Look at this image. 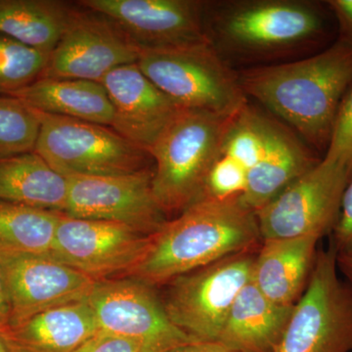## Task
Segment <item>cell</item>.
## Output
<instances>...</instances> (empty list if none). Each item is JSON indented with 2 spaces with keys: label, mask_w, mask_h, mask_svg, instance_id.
I'll use <instances>...</instances> for the list:
<instances>
[{
  "label": "cell",
  "mask_w": 352,
  "mask_h": 352,
  "mask_svg": "<svg viewBox=\"0 0 352 352\" xmlns=\"http://www.w3.org/2000/svg\"><path fill=\"white\" fill-rule=\"evenodd\" d=\"M74 352H141V347L135 340L100 330Z\"/></svg>",
  "instance_id": "f546056e"
},
{
  "label": "cell",
  "mask_w": 352,
  "mask_h": 352,
  "mask_svg": "<svg viewBox=\"0 0 352 352\" xmlns=\"http://www.w3.org/2000/svg\"><path fill=\"white\" fill-rule=\"evenodd\" d=\"M139 53L133 41L106 16L72 9L43 78L101 82L118 67L136 63Z\"/></svg>",
  "instance_id": "7c38bea8"
},
{
  "label": "cell",
  "mask_w": 352,
  "mask_h": 352,
  "mask_svg": "<svg viewBox=\"0 0 352 352\" xmlns=\"http://www.w3.org/2000/svg\"><path fill=\"white\" fill-rule=\"evenodd\" d=\"M331 241L337 252L352 247V177L342 197L339 219L333 228Z\"/></svg>",
  "instance_id": "4dcf8cb0"
},
{
  "label": "cell",
  "mask_w": 352,
  "mask_h": 352,
  "mask_svg": "<svg viewBox=\"0 0 352 352\" xmlns=\"http://www.w3.org/2000/svg\"><path fill=\"white\" fill-rule=\"evenodd\" d=\"M294 307L271 302L251 281L234 302L217 342L239 352H274Z\"/></svg>",
  "instance_id": "d6986e66"
},
{
  "label": "cell",
  "mask_w": 352,
  "mask_h": 352,
  "mask_svg": "<svg viewBox=\"0 0 352 352\" xmlns=\"http://www.w3.org/2000/svg\"><path fill=\"white\" fill-rule=\"evenodd\" d=\"M261 242L256 212L240 199H201L149 236L144 256L126 277L164 286L231 254L256 249Z\"/></svg>",
  "instance_id": "7a4b0ae2"
},
{
  "label": "cell",
  "mask_w": 352,
  "mask_h": 352,
  "mask_svg": "<svg viewBox=\"0 0 352 352\" xmlns=\"http://www.w3.org/2000/svg\"><path fill=\"white\" fill-rule=\"evenodd\" d=\"M50 54L0 34V94H11L43 78Z\"/></svg>",
  "instance_id": "484cf974"
},
{
  "label": "cell",
  "mask_w": 352,
  "mask_h": 352,
  "mask_svg": "<svg viewBox=\"0 0 352 352\" xmlns=\"http://www.w3.org/2000/svg\"><path fill=\"white\" fill-rule=\"evenodd\" d=\"M69 178L36 152L0 160V201L63 212Z\"/></svg>",
  "instance_id": "7402d4cb"
},
{
  "label": "cell",
  "mask_w": 352,
  "mask_h": 352,
  "mask_svg": "<svg viewBox=\"0 0 352 352\" xmlns=\"http://www.w3.org/2000/svg\"><path fill=\"white\" fill-rule=\"evenodd\" d=\"M233 117L182 108L150 146L153 192L164 214L201 200Z\"/></svg>",
  "instance_id": "3957f363"
},
{
  "label": "cell",
  "mask_w": 352,
  "mask_h": 352,
  "mask_svg": "<svg viewBox=\"0 0 352 352\" xmlns=\"http://www.w3.org/2000/svg\"><path fill=\"white\" fill-rule=\"evenodd\" d=\"M101 83L113 105L111 127L147 151L182 109L142 73L138 63L118 67Z\"/></svg>",
  "instance_id": "2e32d148"
},
{
  "label": "cell",
  "mask_w": 352,
  "mask_h": 352,
  "mask_svg": "<svg viewBox=\"0 0 352 352\" xmlns=\"http://www.w3.org/2000/svg\"><path fill=\"white\" fill-rule=\"evenodd\" d=\"M38 112L112 126L113 109L101 82L41 78L8 94Z\"/></svg>",
  "instance_id": "44dd1931"
},
{
  "label": "cell",
  "mask_w": 352,
  "mask_h": 352,
  "mask_svg": "<svg viewBox=\"0 0 352 352\" xmlns=\"http://www.w3.org/2000/svg\"><path fill=\"white\" fill-rule=\"evenodd\" d=\"M327 3L339 22V38L352 43V0H330Z\"/></svg>",
  "instance_id": "1f68e13d"
},
{
  "label": "cell",
  "mask_w": 352,
  "mask_h": 352,
  "mask_svg": "<svg viewBox=\"0 0 352 352\" xmlns=\"http://www.w3.org/2000/svg\"><path fill=\"white\" fill-rule=\"evenodd\" d=\"M39 131L38 111L11 95H0V160L34 152Z\"/></svg>",
  "instance_id": "d4e9b609"
},
{
  "label": "cell",
  "mask_w": 352,
  "mask_h": 352,
  "mask_svg": "<svg viewBox=\"0 0 352 352\" xmlns=\"http://www.w3.org/2000/svg\"><path fill=\"white\" fill-rule=\"evenodd\" d=\"M264 117L247 104L231 120L222 142L220 154L239 163L248 173L263 155Z\"/></svg>",
  "instance_id": "4316f807"
},
{
  "label": "cell",
  "mask_w": 352,
  "mask_h": 352,
  "mask_svg": "<svg viewBox=\"0 0 352 352\" xmlns=\"http://www.w3.org/2000/svg\"><path fill=\"white\" fill-rule=\"evenodd\" d=\"M168 352H239L217 342H190Z\"/></svg>",
  "instance_id": "836d02e7"
},
{
  "label": "cell",
  "mask_w": 352,
  "mask_h": 352,
  "mask_svg": "<svg viewBox=\"0 0 352 352\" xmlns=\"http://www.w3.org/2000/svg\"><path fill=\"white\" fill-rule=\"evenodd\" d=\"M274 352H352V289L339 275L337 250H318L307 289Z\"/></svg>",
  "instance_id": "52a82bcc"
},
{
  "label": "cell",
  "mask_w": 352,
  "mask_h": 352,
  "mask_svg": "<svg viewBox=\"0 0 352 352\" xmlns=\"http://www.w3.org/2000/svg\"><path fill=\"white\" fill-rule=\"evenodd\" d=\"M71 10L53 0H0V34L50 55Z\"/></svg>",
  "instance_id": "603a6c76"
},
{
  "label": "cell",
  "mask_w": 352,
  "mask_h": 352,
  "mask_svg": "<svg viewBox=\"0 0 352 352\" xmlns=\"http://www.w3.org/2000/svg\"><path fill=\"white\" fill-rule=\"evenodd\" d=\"M11 305V326L51 308L85 302L95 283L50 254L0 250Z\"/></svg>",
  "instance_id": "5bb4252c"
},
{
  "label": "cell",
  "mask_w": 352,
  "mask_h": 352,
  "mask_svg": "<svg viewBox=\"0 0 352 352\" xmlns=\"http://www.w3.org/2000/svg\"><path fill=\"white\" fill-rule=\"evenodd\" d=\"M80 6L113 21L140 50L210 41L204 3L195 0H82Z\"/></svg>",
  "instance_id": "9a60e30c"
},
{
  "label": "cell",
  "mask_w": 352,
  "mask_h": 352,
  "mask_svg": "<svg viewBox=\"0 0 352 352\" xmlns=\"http://www.w3.org/2000/svg\"><path fill=\"white\" fill-rule=\"evenodd\" d=\"M61 214L0 201V250L50 254Z\"/></svg>",
  "instance_id": "cb8c5ba5"
},
{
  "label": "cell",
  "mask_w": 352,
  "mask_h": 352,
  "mask_svg": "<svg viewBox=\"0 0 352 352\" xmlns=\"http://www.w3.org/2000/svg\"><path fill=\"white\" fill-rule=\"evenodd\" d=\"M258 248L231 254L166 284L164 308L192 342L219 339L234 302L252 281Z\"/></svg>",
  "instance_id": "ba28073f"
},
{
  "label": "cell",
  "mask_w": 352,
  "mask_h": 352,
  "mask_svg": "<svg viewBox=\"0 0 352 352\" xmlns=\"http://www.w3.org/2000/svg\"><path fill=\"white\" fill-rule=\"evenodd\" d=\"M321 7L303 0H248L217 11L219 43L250 58L283 56L314 43L324 32Z\"/></svg>",
  "instance_id": "5b68a950"
},
{
  "label": "cell",
  "mask_w": 352,
  "mask_h": 352,
  "mask_svg": "<svg viewBox=\"0 0 352 352\" xmlns=\"http://www.w3.org/2000/svg\"><path fill=\"white\" fill-rule=\"evenodd\" d=\"M62 214L118 222L151 235L166 219L153 192V170L129 175L74 176Z\"/></svg>",
  "instance_id": "4fadbf2b"
},
{
  "label": "cell",
  "mask_w": 352,
  "mask_h": 352,
  "mask_svg": "<svg viewBox=\"0 0 352 352\" xmlns=\"http://www.w3.org/2000/svg\"><path fill=\"white\" fill-rule=\"evenodd\" d=\"M247 183L248 171L231 157L220 154L208 173L201 199L215 201L240 199L244 195Z\"/></svg>",
  "instance_id": "83f0119b"
},
{
  "label": "cell",
  "mask_w": 352,
  "mask_h": 352,
  "mask_svg": "<svg viewBox=\"0 0 352 352\" xmlns=\"http://www.w3.org/2000/svg\"><path fill=\"white\" fill-rule=\"evenodd\" d=\"M324 159L352 170V88L340 104Z\"/></svg>",
  "instance_id": "f1b7e54d"
},
{
  "label": "cell",
  "mask_w": 352,
  "mask_h": 352,
  "mask_svg": "<svg viewBox=\"0 0 352 352\" xmlns=\"http://www.w3.org/2000/svg\"><path fill=\"white\" fill-rule=\"evenodd\" d=\"M11 326V305L8 291L0 268V331L7 332Z\"/></svg>",
  "instance_id": "d6a6232c"
},
{
  "label": "cell",
  "mask_w": 352,
  "mask_h": 352,
  "mask_svg": "<svg viewBox=\"0 0 352 352\" xmlns=\"http://www.w3.org/2000/svg\"><path fill=\"white\" fill-rule=\"evenodd\" d=\"M238 78L245 96L261 102L309 144L327 150L340 104L352 88V43L339 38L314 56L252 67Z\"/></svg>",
  "instance_id": "6da1fadb"
},
{
  "label": "cell",
  "mask_w": 352,
  "mask_h": 352,
  "mask_svg": "<svg viewBox=\"0 0 352 352\" xmlns=\"http://www.w3.org/2000/svg\"><path fill=\"white\" fill-rule=\"evenodd\" d=\"M99 331L85 300L34 315L6 333L19 352H74Z\"/></svg>",
  "instance_id": "ffe728a7"
},
{
  "label": "cell",
  "mask_w": 352,
  "mask_h": 352,
  "mask_svg": "<svg viewBox=\"0 0 352 352\" xmlns=\"http://www.w3.org/2000/svg\"><path fill=\"white\" fill-rule=\"evenodd\" d=\"M0 352H19L9 340L6 332L0 331Z\"/></svg>",
  "instance_id": "d590c367"
},
{
  "label": "cell",
  "mask_w": 352,
  "mask_h": 352,
  "mask_svg": "<svg viewBox=\"0 0 352 352\" xmlns=\"http://www.w3.org/2000/svg\"><path fill=\"white\" fill-rule=\"evenodd\" d=\"M85 302L100 330L135 340L141 352H168L192 342L171 321L154 287L134 278L97 281Z\"/></svg>",
  "instance_id": "30bf717a"
},
{
  "label": "cell",
  "mask_w": 352,
  "mask_h": 352,
  "mask_svg": "<svg viewBox=\"0 0 352 352\" xmlns=\"http://www.w3.org/2000/svg\"><path fill=\"white\" fill-rule=\"evenodd\" d=\"M34 152L66 176L129 175L150 168L151 155L112 127L38 112Z\"/></svg>",
  "instance_id": "8992f818"
},
{
  "label": "cell",
  "mask_w": 352,
  "mask_h": 352,
  "mask_svg": "<svg viewBox=\"0 0 352 352\" xmlns=\"http://www.w3.org/2000/svg\"><path fill=\"white\" fill-rule=\"evenodd\" d=\"M149 236L118 222L62 214L50 256L96 282L126 277L144 256Z\"/></svg>",
  "instance_id": "8fae6325"
},
{
  "label": "cell",
  "mask_w": 352,
  "mask_h": 352,
  "mask_svg": "<svg viewBox=\"0 0 352 352\" xmlns=\"http://www.w3.org/2000/svg\"><path fill=\"white\" fill-rule=\"evenodd\" d=\"M319 162L295 132L265 116L263 155L248 173L241 203L258 212Z\"/></svg>",
  "instance_id": "e0dca14e"
},
{
  "label": "cell",
  "mask_w": 352,
  "mask_h": 352,
  "mask_svg": "<svg viewBox=\"0 0 352 352\" xmlns=\"http://www.w3.org/2000/svg\"><path fill=\"white\" fill-rule=\"evenodd\" d=\"M136 63L179 108L232 117L248 104L238 75L212 41L140 50Z\"/></svg>",
  "instance_id": "277c9868"
},
{
  "label": "cell",
  "mask_w": 352,
  "mask_h": 352,
  "mask_svg": "<svg viewBox=\"0 0 352 352\" xmlns=\"http://www.w3.org/2000/svg\"><path fill=\"white\" fill-rule=\"evenodd\" d=\"M337 264L339 272L342 273L344 281L352 289V247L344 251L337 252Z\"/></svg>",
  "instance_id": "e575fe53"
},
{
  "label": "cell",
  "mask_w": 352,
  "mask_h": 352,
  "mask_svg": "<svg viewBox=\"0 0 352 352\" xmlns=\"http://www.w3.org/2000/svg\"><path fill=\"white\" fill-rule=\"evenodd\" d=\"M320 240L314 236L263 240L252 268V283L271 302L295 305L307 289Z\"/></svg>",
  "instance_id": "ac0fdd59"
},
{
  "label": "cell",
  "mask_w": 352,
  "mask_h": 352,
  "mask_svg": "<svg viewBox=\"0 0 352 352\" xmlns=\"http://www.w3.org/2000/svg\"><path fill=\"white\" fill-rule=\"evenodd\" d=\"M352 170L320 160L256 212L261 239L332 234Z\"/></svg>",
  "instance_id": "9c48e42d"
}]
</instances>
